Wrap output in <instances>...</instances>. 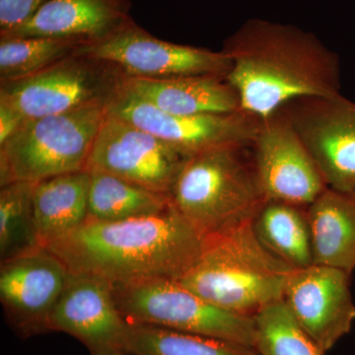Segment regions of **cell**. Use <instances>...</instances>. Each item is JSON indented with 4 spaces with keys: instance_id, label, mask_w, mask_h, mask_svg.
Segmentation results:
<instances>
[{
    "instance_id": "6da1fadb",
    "label": "cell",
    "mask_w": 355,
    "mask_h": 355,
    "mask_svg": "<svg viewBox=\"0 0 355 355\" xmlns=\"http://www.w3.org/2000/svg\"><path fill=\"white\" fill-rule=\"evenodd\" d=\"M227 80L242 111L263 121L304 98L340 94L338 55L312 33L268 21H248L224 44Z\"/></svg>"
},
{
    "instance_id": "7a4b0ae2",
    "label": "cell",
    "mask_w": 355,
    "mask_h": 355,
    "mask_svg": "<svg viewBox=\"0 0 355 355\" xmlns=\"http://www.w3.org/2000/svg\"><path fill=\"white\" fill-rule=\"evenodd\" d=\"M205 239L173 207L157 216L116 222L86 221L48 248L70 272L112 284L180 279L202 254Z\"/></svg>"
},
{
    "instance_id": "3957f363",
    "label": "cell",
    "mask_w": 355,
    "mask_h": 355,
    "mask_svg": "<svg viewBox=\"0 0 355 355\" xmlns=\"http://www.w3.org/2000/svg\"><path fill=\"white\" fill-rule=\"evenodd\" d=\"M293 270L261 244L250 220L205 238L200 258L178 282L210 304L254 318L284 298Z\"/></svg>"
},
{
    "instance_id": "277c9868",
    "label": "cell",
    "mask_w": 355,
    "mask_h": 355,
    "mask_svg": "<svg viewBox=\"0 0 355 355\" xmlns=\"http://www.w3.org/2000/svg\"><path fill=\"white\" fill-rule=\"evenodd\" d=\"M242 148L221 147L193 156L174 184L173 205L203 239L254 220L266 202Z\"/></svg>"
},
{
    "instance_id": "5b68a950",
    "label": "cell",
    "mask_w": 355,
    "mask_h": 355,
    "mask_svg": "<svg viewBox=\"0 0 355 355\" xmlns=\"http://www.w3.org/2000/svg\"><path fill=\"white\" fill-rule=\"evenodd\" d=\"M109 101L98 100L23 123L0 146V186L19 181L38 183L86 170Z\"/></svg>"
},
{
    "instance_id": "8992f818",
    "label": "cell",
    "mask_w": 355,
    "mask_h": 355,
    "mask_svg": "<svg viewBox=\"0 0 355 355\" xmlns=\"http://www.w3.org/2000/svg\"><path fill=\"white\" fill-rule=\"evenodd\" d=\"M114 300L128 323L221 338L254 349V318L210 304L177 279L113 284Z\"/></svg>"
},
{
    "instance_id": "52a82bcc",
    "label": "cell",
    "mask_w": 355,
    "mask_h": 355,
    "mask_svg": "<svg viewBox=\"0 0 355 355\" xmlns=\"http://www.w3.org/2000/svg\"><path fill=\"white\" fill-rule=\"evenodd\" d=\"M127 74L111 62L76 51L32 76L0 84V107L21 123L111 100Z\"/></svg>"
},
{
    "instance_id": "ba28073f",
    "label": "cell",
    "mask_w": 355,
    "mask_h": 355,
    "mask_svg": "<svg viewBox=\"0 0 355 355\" xmlns=\"http://www.w3.org/2000/svg\"><path fill=\"white\" fill-rule=\"evenodd\" d=\"M88 57L111 62L128 77L168 79L193 76H227L230 58L214 51L170 43L149 34L128 18L107 36L77 50Z\"/></svg>"
},
{
    "instance_id": "9c48e42d",
    "label": "cell",
    "mask_w": 355,
    "mask_h": 355,
    "mask_svg": "<svg viewBox=\"0 0 355 355\" xmlns=\"http://www.w3.org/2000/svg\"><path fill=\"white\" fill-rule=\"evenodd\" d=\"M107 113L153 133L190 157L221 147L253 144L261 125V120L244 111L167 113L128 92L123 84L110 100Z\"/></svg>"
},
{
    "instance_id": "30bf717a",
    "label": "cell",
    "mask_w": 355,
    "mask_h": 355,
    "mask_svg": "<svg viewBox=\"0 0 355 355\" xmlns=\"http://www.w3.org/2000/svg\"><path fill=\"white\" fill-rule=\"evenodd\" d=\"M190 158L153 133L107 113L86 170L108 173L170 197Z\"/></svg>"
},
{
    "instance_id": "8fae6325",
    "label": "cell",
    "mask_w": 355,
    "mask_h": 355,
    "mask_svg": "<svg viewBox=\"0 0 355 355\" xmlns=\"http://www.w3.org/2000/svg\"><path fill=\"white\" fill-rule=\"evenodd\" d=\"M253 164L266 200L307 207L328 187L284 110L261 121Z\"/></svg>"
},
{
    "instance_id": "7c38bea8",
    "label": "cell",
    "mask_w": 355,
    "mask_h": 355,
    "mask_svg": "<svg viewBox=\"0 0 355 355\" xmlns=\"http://www.w3.org/2000/svg\"><path fill=\"white\" fill-rule=\"evenodd\" d=\"M328 188L355 193V103L338 94L304 98L284 109Z\"/></svg>"
},
{
    "instance_id": "4fadbf2b",
    "label": "cell",
    "mask_w": 355,
    "mask_h": 355,
    "mask_svg": "<svg viewBox=\"0 0 355 355\" xmlns=\"http://www.w3.org/2000/svg\"><path fill=\"white\" fill-rule=\"evenodd\" d=\"M69 270L43 246L1 261L0 299L9 322L24 338L46 333L49 319L64 291Z\"/></svg>"
},
{
    "instance_id": "5bb4252c",
    "label": "cell",
    "mask_w": 355,
    "mask_h": 355,
    "mask_svg": "<svg viewBox=\"0 0 355 355\" xmlns=\"http://www.w3.org/2000/svg\"><path fill=\"white\" fill-rule=\"evenodd\" d=\"M350 277L338 268L312 265L294 268L287 279L282 300L324 354L354 327L355 303Z\"/></svg>"
},
{
    "instance_id": "9a60e30c",
    "label": "cell",
    "mask_w": 355,
    "mask_h": 355,
    "mask_svg": "<svg viewBox=\"0 0 355 355\" xmlns=\"http://www.w3.org/2000/svg\"><path fill=\"white\" fill-rule=\"evenodd\" d=\"M128 324L114 300L111 282L92 273L69 270L48 331L73 336L91 355H109L123 352Z\"/></svg>"
},
{
    "instance_id": "2e32d148",
    "label": "cell",
    "mask_w": 355,
    "mask_h": 355,
    "mask_svg": "<svg viewBox=\"0 0 355 355\" xmlns=\"http://www.w3.org/2000/svg\"><path fill=\"white\" fill-rule=\"evenodd\" d=\"M130 0H49L24 24L0 39H74L91 43L107 36L130 16Z\"/></svg>"
},
{
    "instance_id": "e0dca14e",
    "label": "cell",
    "mask_w": 355,
    "mask_h": 355,
    "mask_svg": "<svg viewBox=\"0 0 355 355\" xmlns=\"http://www.w3.org/2000/svg\"><path fill=\"white\" fill-rule=\"evenodd\" d=\"M123 87L167 113L230 114L242 111L239 96L225 76H193L168 79L127 77Z\"/></svg>"
},
{
    "instance_id": "ac0fdd59",
    "label": "cell",
    "mask_w": 355,
    "mask_h": 355,
    "mask_svg": "<svg viewBox=\"0 0 355 355\" xmlns=\"http://www.w3.org/2000/svg\"><path fill=\"white\" fill-rule=\"evenodd\" d=\"M313 263L355 270V193L327 188L306 207Z\"/></svg>"
},
{
    "instance_id": "d6986e66",
    "label": "cell",
    "mask_w": 355,
    "mask_h": 355,
    "mask_svg": "<svg viewBox=\"0 0 355 355\" xmlns=\"http://www.w3.org/2000/svg\"><path fill=\"white\" fill-rule=\"evenodd\" d=\"M90 173L60 175L35 184L32 216L40 246L46 247L88 220Z\"/></svg>"
},
{
    "instance_id": "ffe728a7",
    "label": "cell",
    "mask_w": 355,
    "mask_h": 355,
    "mask_svg": "<svg viewBox=\"0 0 355 355\" xmlns=\"http://www.w3.org/2000/svg\"><path fill=\"white\" fill-rule=\"evenodd\" d=\"M89 173V221L116 222L157 216L173 207L169 196L147 190L108 173L97 170Z\"/></svg>"
},
{
    "instance_id": "44dd1931",
    "label": "cell",
    "mask_w": 355,
    "mask_h": 355,
    "mask_svg": "<svg viewBox=\"0 0 355 355\" xmlns=\"http://www.w3.org/2000/svg\"><path fill=\"white\" fill-rule=\"evenodd\" d=\"M253 227L261 244L292 268L314 265L306 207L266 200Z\"/></svg>"
},
{
    "instance_id": "7402d4cb",
    "label": "cell",
    "mask_w": 355,
    "mask_h": 355,
    "mask_svg": "<svg viewBox=\"0 0 355 355\" xmlns=\"http://www.w3.org/2000/svg\"><path fill=\"white\" fill-rule=\"evenodd\" d=\"M123 349L133 355H260L221 338L135 323L128 324Z\"/></svg>"
},
{
    "instance_id": "603a6c76",
    "label": "cell",
    "mask_w": 355,
    "mask_h": 355,
    "mask_svg": "<svg viewBox=\"0 0 355 355\" xmlns=\"http://www.w3.org/2000/svg\"><path fill=\"white\" fill-rule=\"evenodd\" d=\"M84 42L74 39H0V84L32 76L73 55Z\"/></svg>"
},
{
    "instance_id": "cb8c5ba5",
    "label": "cell",
    "mask_w": 355,
    "mask_h": 355,
    "mask_svg": "<svg viewBox=\"0 0 355 355\" xmlns=\"http://www.w3.org/2000/svg\"><path fill=\"white\" fill-rule=\"evenodd\" d=\"M254 349L260 355L326 354L301 328L282 299L254 315Z\"/></svg>"
},
{
    "instance_id": "d4e9b609",
    "label": "cell",
    "mask_w": 355,
    "mask_h": 355,
    "mask_svg": "<svg viewBox=\"0 0 355 355\" xmlns=\"http://www.w3.org/2000/svg\"><path fill=\"white\" fill-rule=\"evenodd\" d=\"M32 182H13L0 190V256L1 261L40 246L32 216Z\"/></svg>"
},
{
    "instance_id": "484cf974",
    "label": "cell",
    "mask_w": 355,
    "mask_h": 355,
    "mask_svg": "<svg viewBox=\"0 0 355 355\" xmlns=\"http://www.w3.org/2000/svg\"><path fill=\"white\" fill-rule=\"evenodd\" d=\"M49 0H0V34L31 19Z\"/></svg>"
},
{
    "instance_id": "4316f807",
    "label": "cell",
    "mask_w": 355,
    "mask_h": 355,
    "mask_svg": "<svg viewBox=\"0 0 355 355\" xmlns=\"http://www.w3.org/2000/svg\"><path fill=\"white\" fill-rule=\"evenodd\" d=\"M109 355H133V354H128V352H123V350H121V352H113V354H111Z\"/></svg>"
}]
</instances>
